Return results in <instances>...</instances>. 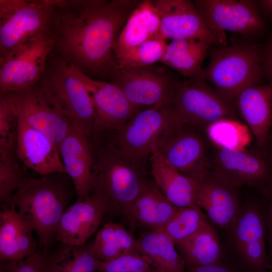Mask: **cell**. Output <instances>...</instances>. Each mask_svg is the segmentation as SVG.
Returning <instances> with one entry per match:
<instances>
[{"mask_svg": "<svg viewBox=\"0 0 272 272\" xmlns=\"http://www.w3.org/2000/svg\"><path fill=\"white\" fill-rule=\"evenodd\" d=\"M262 64L265 78L272 84V37L262 50Z\"/></svg>", "mask_w": 272, "mask_h": 272, "instance_id": "cell-39", "label": "cell"}, {"mask_svg": "<svg viewBox=\"0 0 272 272\" xmlns=\"http://www.w3.org/2000/svg\"><path fill=\"white\" fill-rule=\"evenodd\" d=\"M160 21V37L168 39H197L212 46H222L208 28L193 1L154 0Z\"/></svg>", "mask_w": 272, "mask_h": 272, "instance_id": "cell-15", "label": "cell"}, {"mask_svg": "<svg viewBox=\"0 0 272 272\" xmlns=\"http://www.w3.org/2000/svg\"><path fill=\"white\" fill-rule=\"evenodd\" d=\"M91 245L100 261H109L127 253L139 252L137 239L122 225L114 222L104 224Z\"/></svg>", "mask_w": 272, "mask_h": 272, "instance_id": "cell-30", "label": "cell"}, {"mask_svg": "<svg viewBox=\"0 0 272 272\" xmlns=\"http://www.w3.org/2000/svg\"><path fill=\"white\" fill-rule=\"evenodd\" d=\"M267 217L268 240L272 254V200L268 209Z\"/></svg>", "mask_w": 272, "mask_h": 272, "instance_id": "cell-42", "label": "cell"}, {"mask_svg": "<svg viewBox=\"0 0 272 272\" xmlns=\"http://www.w3.org/2000/svg\"><path fill=\"white\" fill-rule=\"evenodd\" d=\"M54 46L49 31L0 56V93L18 92L40 82Z\"/></svg>", "mask_w": 272, "mask_h": 272, "instance_id": "cell-8", "label": "cell"}, {"mask_svg": "<svg viewBox=\"0 0 272 272\" xmlns=\"http://www.w3.org/2000/svg\"><path fill=\"white\" fill-rule=\"evenodd\" d=\"M179 209L164 195L153 180L123 215L132 227L148 231L161 230Z\"/></svg>", "mask_w": 272, "mask_h": 272, "instance_id": "cell-24", "label": "cell"}, {"mask_svg": "<svg viewBox=\"0 0 272 272\" xmlns=\"http://www.w3.org/2000/svg\"><path fill=\"white\" fill-rule=\"evenodd\" d=\"M90 141L73 123L58 147L66 174L74 184L77 201L87 198L93 190L94 156Z\"/></svg>", "mask_w": 272, "mask_h": 272, "instance_id": "cell-18", "label": "cell"}, {"mask_svg": "<svg viewBox=\"0 0 272 272\" xmlns=\"http://www.w3.org/2000/svg\"><path fill=\"white\" fill-rule=\"evenodd\" d=\"M205 130L207 137L217 148L244 150L251 141L249 128L237 119L220 120L209 125Z\"/></svg>", "mask_w": 272, "mask_h": 272, "instance_id": "cell-32", "label": "cell"}, {"mask_svg": "<svg viewBox=\"0 0 272 272\" xmlns=\"http://www.w3.org/2000/svg\"><path fill=\"white\" fill-rule=\"evenodd\" d=\"M106 214L104 200L98 194L92 193L85 199L67 208L61 218L56 240L70 245H86Z\"/></svg>", "mask_w": 272, "mask_h": 272, "instance_id": "cell-21", "label": "cell"}, {"mask_svg": "<svg viewBox=\"0 0 272 272\" xmlns=\"http://www.w3.org/2000/svg\"><path fill=\"white\" fill-rule=\"evenodd\" d=\"M259 11L272 18V0L257 1Z\"/></svg>", "mask_w": 272, "mask_h": 272, "instance_id": "cell-41", "label": "cell"}, {"mask_svg": "<svg viewBox=\"0 0 272 272\" xmlns=\"http://www.w3.org/2000/svg\"><path fill=\"white\" fill-rule=\"evenodd\" d=\"M161 37L150 39L116 58L117 66L142 67L160 62L167 46Z\"/></svg>", "mask_w": 272, "mask_h": 272, "instance_id": "cell-35", "label": "cell"}, {"mask_svg": "<svg viewBox=\"0 0 272 272\" xmlns=\"http://www.w3.org/2000/svg\"><path fill=\"white\" fill-rule=\"evenodd\" d=\"M62 245L53 253L46 255L48 272H95L100 261L91 244L84 246Z\"/></svg>", "mask_w": 272, "mask_h": 272, "instance_id": "cell-31", "label": "cell"}, {"mask_svg": "<svg viewBox=\"0 0 272 272\" xmlns=\"http://www.w3.org/2000/svg\"><path fill=\"white\" fill-rule=\"evenodd\" d=\"M160 21L153 1L142 0L122 28L113 47L115 58L144 42L160 37Z\"/></svg>", "mask_w": 272, "mask_h": 272, "instance_id": "cell-26", "label": "cell"}, {"mask_svg": "<svg viewBox=\"0 0 272 272\" xmlns=\"http://www.w3.org/2000/svg\"><path fill=\"white\" fill-rule=\"evenodd\" d=\"M17 155L26 167L43 176L66 174L57 145L19 117Z\"/></svg>", "mask_w": 272, "mask_h": 272, "instance_id": "cell-19", "label": "cell"}, {"mask_svg": "<svg viewBox=\"0 0 272 272\" xmlns=\"http://www.w3.org/2000/svg\"><path fill=\"white\" fill-rule=\"evenodd\" d=\"M235 249L244 264L253 272H265L268 267L265 247L266 225L259 207L249 204L230 230Z\"/></svg>", "mask_w": 272, "mask_h": 272, "instance_id": "cell-16", "label": "cell"}, {"mask_svg": "<svg viewBox=\"0 0 272 272\" xmlns=\"http://www.w3.org/2000/svg\"><path fill=\"white\" fill-rule=\"evenodd\" d=\"M211 46L197 39H172L160 62L186 79L203 76L202 65Z\"/></svg>", "mask_w": 272, "mask_h": 272, "instance_id": "cell-27", "label": "cell"}, {"mask_svg": "<svg viewBox=\"0 0 272 272\" xmlns=\"http://www.w3.org/2000/svg\"><path fill=\"white\" fill-rule=\"evenodd\" d=\"M184 125L205 129L223 119H237L235 101L205 79L203 76L179 81L172 101Z\"/></svg>", "mask_w": 272, "mask_h": 272, "instance_id": "cell-6", "label": "cell"}, {"mask_svg": "<svg viewBox=\"0 0 272 272\" xmlns=\"http://www.w3.org/2000/svg\"><path fill=\"white\" fill-rule=\"evenodd\" d=\"M12 93L18 107L19 117L45 134L59 147L74 122L40 82Z\"/></svg>", "mask_w": 272, "mask_h": 272, "instance_id": "cell-12", "label": "cell"}, {"mask_svg": "<svg viewBox=\"0 0 272 272\" xmlns=\"http://www.w3.org/2000/svg\"><path fill=\"white\" fill-rule=\"evenodd\" d=\"M193 2L222 46L227 45L225 31L250 37L259 34L264 29L257 1L195 0Z\"/></svg>", "mask_w": 272, "mask_h": 272, "instance_id": "cell-11", "label": "cell"}, {"mask_svg": "<svg viewBox=\"0 0 272 272\" xmlns=\"http://www.w3.org/2000/svg\"><path fill=\"white\" fill-rule=\"evenodd\" d=\"M145 158L130 155L112 143L94 157L92 193L101 196L106 214L123 215L153 181L149 180Z\"/></svg>", "mask_w": 272, "mask_h": 272, "instance_id": "cell-2", "label": "cell"}, {"mask_svg": "<svg viewBox=\"0 0 272 272\" xmlns=\"http://www.w3.org/2000/svg\"><path fill=\"white\" fill-rule=\"evenodd\" d=\"M18 107L12 92L0 93V153H17Z\"/></svg>", "mask_w": 272, "mask_h": 272, "instance_id": "cell-34", "label": "cell"}, {"mask_svg": "<svg viewBox=\"0 0 272 272\" xmlns=\"http://www.w3.org/2000/svg\"><path fill=\"white\" fill-rule=\"evenodd\" d=\"M151 154L153 180L164 195L177 207H198L197 181L175 169L157 149L153 150Z\"/></svg>", "mask_w": 272, "mask_h": 272, "instance_id": "cell-25", "label": "cell"}, {"mask_svg": "<svg viewBox=\"0 0 272 272\" xmlns=\"http://www.w3.org/2000/svg\"><path fill=\"white\" fill-rule=\"evenodd\" d=\"M64 174L26 177L11 200L3 205L15 209L29 224L46 254L56 240L61 218L71 198Z\"/></svg>", "mask_w": 272, "mask_h": 272, "instance_id": "cell-3", "label": "cell"}, {"mask_svg": "<svg viewBox=\"0 0 272 272\" xmlns=\"http://www.w3.org/2000/svg\"><path fill=\"white\" fill-rule=\"evenodd\" d=\"M147 272H159L155 268L152 267Z\"/></svg>", "mask_w": 272, "mask_h": 272, "instance_id": "cell-43", "label": "cell"}, {"mask_svg": "<svg viewBox=\"0 0 272 272\" xmlns=\"http://www.w3.org/2000/svg\"><path fill=\"white\" fill-rule=\"evenodd\" d=\"M40 83L62 111L90 140L95 118L94 106L81 81L70 63L58 55L48 57Z\"/></svg>", "mask_w": 272, "mask_h": 272, "instance_id": "cell-5", "label": "cell"}, {"mask_svg": "<svg viewBox=\"0 0 272 272\" xmlns=\"http://www.w3.org/2000/svg\"><path fill=\"white\" fill-rule=\"evenodd\" d=\"M133 104L144 107L171 103L179 81L166 66L118 67L110 78Z\"/></svg>", "mask_w": 272, "mask_h": 272, "instance_id": "cell-10", "label": "cell"}, {"mask_svg": "<svg viewBox=\"0 0 272 272\" xmlns=\"http://www.w3.org/2000/svg\"><path fill=\"white\" fill-rule=\"evenodd\" d=\"M0 213V259L19 260L37 251L39 242L34 230L23 217L12 207L2 206Z\"/></svg>", "mask_w": 272, "mask_h": 272, "instance_id": "cell-23", "label": "cell"}, {"mask_svg": "<svg viewBox=\"0 0 272 272\" xmlns=\"http://www.w3.org/2000/svg\"><path fill=\"white\" fill-rule=\"evenodd\" d=\"M183 125L172 103L143 109L118 131L117 145L130 155L145 158Z\"/></svg>", "mask_w": 272, "mask_h": 272, "instance_id": "cell-7", "label": "cell"}, {"mask_svg": "<svg viewBox=\"0 0 272 272\" xmlns=\"http://www.w3.org/2000/svg\"><path fill=\"white\" fill-rule=\"evenodd\" d=\"M156 149L175 169L196 181L210 171L211 159L206 142L190 126H180Z\"/></svg>", "mask_w": 272, "mask_h": 272, "instance_id": "cell-14", "label": "cell"}, {"mask_svg": "<svg viewBox=\"0 0 272 272\" xmlns=\"http://www.w3.org/2000/svg\"><path fill=\"white\" fill-rule=\"evenodd\" d=\"M17 153L0 154V201L8 203L26 178Z\"/></svg>", "mask_w": 272, "mask_h": 272, "instance_id": "cell-36", "label": "cell"}, {"mask_svg": "<svg viewBox=\"0 0 272 272\" xmlns=\"http://www.w3.org/2000/svg\"><path fill=\"white\" fill-rule=\"evenodd\" d=\"M139 252L159 272H185L175 244L161 230L147 231L138 239Z\"/></svg>", "mask_w": 272, "mask_h": 272, "instance_id": "cell-28", "label": "cell"}, {"mask_svg": "<svg viewBox=\"0 0 272 272\" xmlns=\"http://www.w3.org/2000/svg\"><path fill=\"white\" fill-rule=\"evenodd\" d=\"M262 50L256 44L237 43L210 47L205 79L220 93L235 101L246 88L261 84L265 78Z\"/></svg>", "mask_w": 272, "mask_h": 272, "instance_id": "cell-4", "label": "cell"}, {"mask_svg": "<svg viewBox=\"0 0 272 272\" xmlns=\"http://www.w3.org/2000/svg\"><path fill=\"white\" fill-rule=\"evenodd\" d=\"M210 171L237 188L243 185L259 186L268 176L267 164L263 156L247 149L216 147Z\"/></svg>", "mask_w": 272, "mask_h": 272, "instance_id": "cell-17", "label": "cell"}, {"mask_svg": "<svg viewBox=\"0 0 272 272\" xmlns=\"http://www.w3.org/2000/svg\"><path fill=\"white\" fill-rule=\"evenodd\" d=\"M139 0H54L51 31L59 55L84 74L110 78L114 43Z\"/></svg>", "mask_w": 272, "mask_h": 272, "instance_id": "cell-1", "label": "cell"}, {"mask_svg": "<svg viewBox=\"0 0 272 272\" xmlns=\"http://www.w3.org/2000/svg\"><path fill=\"white\" fill-rule=\"evenodd\" d=\"M271 162H272V152H271Z\"/></svg>", "mask_w": 272, "mask_h": 272, "instance_id": "cell-44", "label": "cell"}, {"mask_svg": "<svg viewBox=\"0 0 272 272\" xmlns=\"http://www.w3.org/2000/svg\"><path fill=\"white\" fill-rule=\"evenodd\" d=\"M175 245L186 268L221 262L223 252L221 243L210 224Z\"/></svg>", "mask_w": 272, "mask_h": 272, "instance_id": "cell-29", "label": "cell"}, {"mask_svg": "<svg viewBox=\"0 0 272 272\" xmlns=\"http://www.w3.org/2000/svg\"><path fill=\"white\" fill-rule=\"evenodd\" d=\"M209 224L206 216L199 207L179 208L161 230L176 245L194 235Z\"/></svg>", "mask_w": 272, "mask_h": 272, "instance_id": "cell-33", "label": "cell"}, {"mask_svg": "<svg viewBox=\"0 0 272 272\" xmlns=\"http://www.w3.org/2000/svg\"><path fill=\"white\" fill-rule=\"evenodd\" d=\"M152 266L139 252L122 255L112 260L100 261V272H147Z\"/></svg>", "mask_w": 272, "mask_h": 272, "instance_id": "cell-37", "label": "cell"}, {"mask_svg": "<svg viewBox=\"0 0 272 272\" xmlns=\"http://www.w3.org/2000/svg\"><path fill=\"white\" fill-rule=\"evenodd\" d=\"M46 255L40 250L21 259L1 261V269L3 272H48Z\"/></svg>", "mask_w": 272, "mask_h": 272, "instance_id": "cell-38", "label": "cell"}, {"mask_svg": "<svg viewBox=\"0 0 272 272\" xmlns=\"http://www.w3.org/2000/svg\"><path fill=\"white\" fill-rule=\"evenodd\" d=\"M197 182V206L217 226L230 230L241 210L238 188L210 171Z\"/></svg>", "mask_w": 272, "mask_h": 272, "instance_id": "cell-20", "label": "cell"}, {"mask_svg": "<svg viewBox=\"0 0 272 272\" xmlns=\"http://www.w3.org/2000/svg\"><path fill=\"white\" fill-rule=\"evenodd\" d=\"M54 0H0V56L51 31Z\"/></svg>", "mask_w": 272, "mask_h": 272, "instance_id": "cell-9", "label": "cell"}, {"mask_svg": "<svg viewBox=\"0 0 272 272\" xmlns=\"http://www.w3.org/2000/svg\"><path fill=\"white\" fill-rule=\"evenodd\" d=\"M70 66L84 85L94 106L95 118L93 136L105 131H118L133 115L143 109L132 104L113 84L93 79L71 63Z\"/></svg>", "mask_w": 272, "mask_h": 272, "instance_id": "cell-13", "label": "cell"}, {"mask_svg": "<svg viewBox=\"0 0 272 272\" xmlns=\"http://www.w3.org/2000/svg\"><path fill=\"white\" fill-rule=\"evenodd\" d=\"M185 272H233L222 262L203 266H193L186 268Z\"/></svg>", "mask_w": 272, "mask_h": 272, "instance_id": "cell-40", "label": "cell"}, {"mask_svg": "<svg viewBox=\"0 0 272 272\" xmlns=\"http://www.w3.org/2000/svg\"><path fill=\"white\" fill-rule=\"evenodd\" d=\"M235 104L254 134L257 145L264 147L272 124V84L246 88L236 97Z\"/></svg>", "mask_w": 272, "mask_h": 272, "instance_id": "cell-22", "label": "cell"}]
</instances>
